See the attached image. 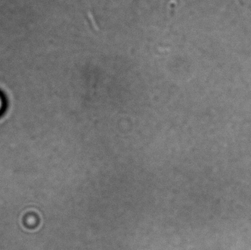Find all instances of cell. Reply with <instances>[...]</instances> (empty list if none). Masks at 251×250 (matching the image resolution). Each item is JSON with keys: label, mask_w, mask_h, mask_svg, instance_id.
<instances>
[{"label": "cell", "mask_w": 251, "mask_h": 250, "mask_svg": "<svg viewBox=\"0 0 251 250\" xmlns=\"http://www.w3.org/2000/svg\"><path fill=\"white\" fill-rule=\"evenodd\" d=\"M2 106H3L2 99H1V96H0V111H1V108H2Z\"/></svg>", "instance_id": "1"}]
</instances>
